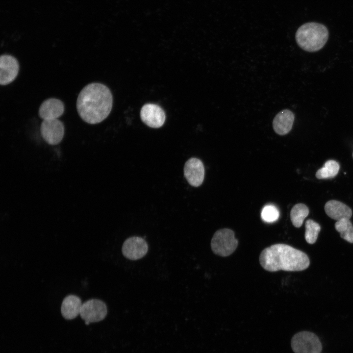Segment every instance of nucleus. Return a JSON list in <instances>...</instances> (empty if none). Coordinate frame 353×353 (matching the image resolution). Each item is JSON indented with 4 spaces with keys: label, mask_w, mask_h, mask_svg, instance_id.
Segmentation results:
<instances>
[{
    "label": "nucleus",
    "mask_w": 353,
    "mask_h": 353,
    "mask_svg": "<svg viewBox=\"0 0 353 353\" xmlns=\"http://www.w3.org/2000/svg\"><path fill=\"white\" fill-rule=\"evenodd\" d=\"M113 97L105 85L94 82L86 85L80 92L76 101V109L80 117L90 124H97L110 114Z\"/></svg>",
    "instance_id": "1"
},
{
    "label": "nucleus",
    "mask_w": 353,
    "mask_h": 353,
    "mask_svg": "<svg viewBox=\"0 0 353 353\" xmlns=\"http://www.w3.org/2000/svg\"><path fill=\"white\" fill-rule=\"evenodd\" d=\"M259 263L265 270L301 271L308 268L309 259L304 252L284 244H276L265 248L260 253Z\"/></svg>",
    "instance_id": "2"
},
{
    "label": "nucleus",
    "mask_w": 353,
    "mask_h": 353,
    "mask_svg": "<svg viewBox=\"0 0 353 353\" xmlns=\"http://www.w3.org/2000/svg\"><path fill=\"white\" fill-rule=\"evenodd\" d=\"M328 31L323 24L310 22L301 25L297 30L295 39L298 45L308 52L321 50L327 43Z\"/></svg>",
    "instance_id": "3"
},
{
    "label": "nucleus",
    "mask_w": 353,
    "mask_h": 353,
    "mask_svg": "<svg viewBox=\"0 0 353 353\" xmlns=\"http://www.w3.org/2000/svg\"><path fill=\"white\" fill-rule=\"evenodd\" d=\"M238 241L233 230L222 228L217 230L211 241V250L216 255L226 257L231 254L236 249Z\"/></svg>",
    "instance_id": "4"
},
{
    "label": "nucleus",
    "mask_w": 353,
    "mask_h": 353,
    "mask_svg": "<svg viewBox=\"0 0 353 353\" xmlns=\"http://www.w3.org/2000/svg\"><path fill=\"white\" fill-rule=\"evenodd\" d=\"M291 346L295 353H321L322 350L319 337L308 331L296 333L291 339Z\"/></svg>",
    "instance_id": "5"
},
{
    "label": "nucleus",
    "mask_w": 353,
    "mask_h": 353,
    "mask_svg": "<svg viewBox=\"0 0 353 353\" xmlns=\"http://www.w3.org/2000/svg\"><path fill=\"white\" fill-rule=\"evenodd\" d=\"M107 310L106 304L102 301L92 299L83 303L81 305L79 315L85 324L98 322L103 320L107 315Z\"/></svg>",
    "instance_id": "6"
},
{
    "label": "nucleus",
    "mask_w": 353,
    "mask_h": 353,
    "mask_svg": "<svg viewBox=\"0 0 353 353\" xmlns=\"http://www.w3.org/2000/svg\"><path fill=\"white\" fill-rule=\"evenodd\" d=\"M40 132L43 139L48 144L57 145L63 139L64 126L58 119L43 120L40 126Z\"/></svg>",
    "instance_id": "7"
},
{
    "label": "nucleus",
    "mask_w": 353,
    "mask_h": 353,
    "mask_svg": "<svg viewBox=\"0 0 353 353\" xmlns=\"http://www.w3.org/2000/svg\"><path fill=\"white\" fill-rule=\"evenodd\" d=\"M148 251V245L147 242L138 236H132L126 239L122 248L124 256L132 260L143 257Z\"/></svg>",
    "instance_id": "8"
},
{
    "label": "nucleus",
    "mask_w": 353,
    "mask_h": 353,
    "mask_svg": "<svg viewBox=\"0 0 353 353\" xmlns=\"http://www.w3.org/2000/svg\"><path fill=\"white\" fill-rule=\"evenodd\" d=\"M140 117L146 125L152 128H159L165 123L166 115L163 109L153 103L145 104L140 111Z\"/></svg>",
    "instance_id": "9"
},
{
    "label": "nucleus",
    "mask_w": 353,
    "mask_h": 353,
    "mask_svg": "<svg viewBox=\"0 0 353 353\" xmlns=\"http://www.w3.org/2000/svg\"><path fill=\"white\" fill-rule=\"evenodd\" d=\"M19 64L17 59L9 54H2L0 57V84L6 85L17 77Z\"/></svg>",
    "instance_id": "10"
},
{
    "label": "nucleus",
    "mask_w": 353,
    "mask_h": 353,
    "mask_svg": "<svg viewBox=\"0 0 353 353\" xmlns=\"http://www.w3.org/2000/svg\"><path fill=\"white\" fill-rule=\"evenodd\" d=\"M184 175L191 186H200L204 177V169L202 161L194 157L188 159L184 165Z\"/></svg>",
    "instance_id": "11"
},
{
    "label": "nucleus",
    "mask_w": 353,
    "mask_h": 353,
    "mask_svg": "<svg viewBox=\"0 0 353 353\" xmlns=\"http://www.w3.org/2000/svg\"><path fill=\"white\" fill-rule=\"evenodd\" d=\"M64 111V105L60 100L50 98L44 101L39 109V116L43 120L58 119Z\"/></svg>",
    "instance_id": "12"
},
{
    "label": "nucleus",
    "mask_w": 353,
    "mask_h": 353,
    "mask_svg": "<svg viewBox=\"0 0 353 353\" xmlns=\"http://www.w3.org/2000/svg\"><path fill=\"white\" fill-rule=\"evenodd\" d=\"M295 117L294 113L288 109L280 111L275 117L273 122L274 131L280 135H284L291 130Z\"/></svg>",
    "instance_id": "13"
},
{
    "label": "nucleus",
    "mask_w": 353,
    "mask_h": 353,
    "mask_svg": "<svg viewBox=\"0 0 353 353\" xmlns=\"http://www.w3.org/2000/svg\"><path fill=\"white\" fill-rule=\"evenodd\" d=\"M325 210L328 217L336 221L344 218L350 219L352 216V211L349 206L336 200L328 201L325 204Z\"/></svg>",
    "instance_id": "14"
},
{
    "label": "nucleus",
    "mask_w": 353,
    "mask_h": 353,
    "mask_svg": "<svg viewBox=\"0 0 353 353\" xmlns=\"http://www.w3.org/2000/svg\"><path fill=\"white\" fill-rule=\"evenodd\" d=\"M82 304L79 297L74 295H69L62 301L61 313L62 316L67 320H72L79 314Z\"/></svg>",
    "instance_id": "15"
},
{
    "label": "nucleus",
    "mask_w": 353,
    "mask_h": 353,
    "mask_svg": "<svg viewBox=\"0 0 353 353\" xmlns=\"http://www.w3.org/2000/svg\"><path fill=\"white\" fill-rule=\"evenodd\" d=\"M309 214V209L303 203L295 204L290 211V219L293 225L296 227L302 226L305 218Z\"/></svg>",
    "instance_id": "16"
},
{
    "label": "nucleus",
    "mask_w": 353,
    "mask_h": 353,
    "mask_svg": "<svg viewBox=\"0 0 353 353\" xmlns=\"http://www.w3.org/2000/svg\"><path fill=\"white\" fill-rule=\"evenodd\" d=\"M339 169L338 162L334 160H328L317 171L315 176L318 179L332 178L337 175Z\"/></svg>",
    "instance_id": "17"
},
{
    "label": "nucleus",
    "mask_w": 353,
    "mask_h": 353,
    "mask_svg": "<svg viewBox=\"0 0 353 353\" xmlns=\"http://www.w3.org/2000/svg\"><path fill=\"white\" fill-rule=\"evenodd\" d=\"M336 230L345 240L353 243V226L349 219H342L335 224Z\"/></svg>",
    "instance_id": "18"
},
{
    "label": "nucleus",
    "mask_w": 353,
    "mask_h": 353,
    "mask_svg": "<svg viewBox=\"0 0 353 353\" xmlns=\"http://www.w3.org/2000/svg\"><path fill=\"white\" fill-rule=\"evenodd\" d=\"M305 239L310 244H314L317 240L321 230L319 224L311 219L307 220L305 224Z\"/></svg>",
    "instance_id": "19"
},
{
    "label": "nucleus",
    "mask_w": 353,
    "mask_h": 353,
    "mask_svg": "<svg viewBox=\"0 0 353 353\" xmlns=\"http://www.w3.org/2000/svg\"><path fill=\"white\" fill-rule=\"evenodd\" d=\"M261 216L262 220L265 222H274L278 219L279 211L275 206L267 205L262 209Z\"/></svg>",
    "instance_id": "20"
},
{
    "label": "nucleus",
    "mask_w": 353,
    "mask_h": 353,
    "mask_svg": "<svg viewBox=\"0 0 353 353\" xmlns=\"http://www.w3.org/2000/svg\"></svg>",
    "instance_id": "21"
}]
</instances>
